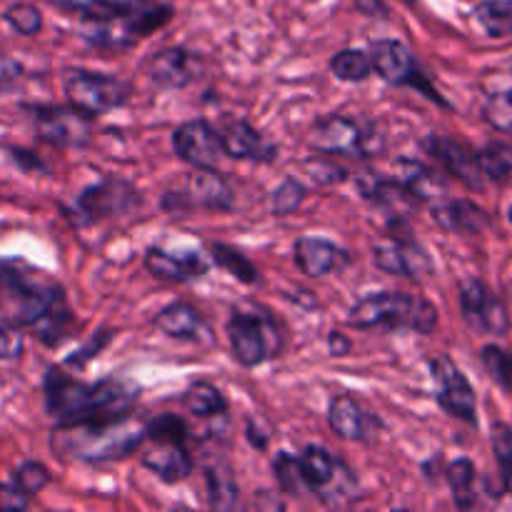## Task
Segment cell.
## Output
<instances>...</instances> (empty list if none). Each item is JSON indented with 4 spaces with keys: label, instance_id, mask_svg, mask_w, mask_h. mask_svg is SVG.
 Segmentation results:
<instances>
[{
    "label": "cell",
    "instance_id": "cell-1",
    "mask_svg": "<svg viewBox=\"0 0 512 512\" xmlns=\"http://www.w3.org/2000/svg\"><path fill=\"white\" fill-rule=\"evenodd\" d=\"M0 318L30 328L48 348L68 340L73 330V313L60 283L15 258L0 260Z\"/></svg>",
    "mask_w": 512,
    "mask_h": 512
},
{
    "label": "cell",
    "instance_id": "cell-2",
    "mask_svg": "<svg viewBox=\"0 0 512 512\" xmlns=\"http://www.w3.org/2000/svg\"><path fill=\"white\" fill-rule=\"evenodd\" d=\"M145 425L133 420L130 415L115 420H100V423H73L55 425L53 445L60 458L83 460V463H113L133 455L143 448Z\"/></svg>",
    "mask_w": 512,
    "mask_h": 512
},
{
    "label": "cell",
    "instance_id": "cell-3",
    "mask_svg": "<svg viewBox=\"0 0 512 512\" xmlns=\"http://www.w3.org/2000/svg\"><path fill=\"white\" fill-rule=\"evenodd\" d=\"M348 323L358 330L408 328L420 335H430L438 325V310L423 295L383 290L358 300L350 310Z\"/></svg>",
    "mask_w": 512,
    "mask_h": 512
},
{
    "label": "cell",
    "instance_id": "cell-4",
    "mask_svg": "<svg viewBox=\"0 0 512 512\" xmlns=\"http://www.w3.org/2000/svg\"><path fill=\"white\" fill-rule=\"evenodd\" d=\"M228 340L233 358L243 368H258L265 360L278 358L285 345L278 320L265 308H255L250 313L233 310L228 318Z\"/></svg>",
    "mask_w": 512,
    "mask_h": 512
},
{
    "label": "cell",
    "instance_id": "cell-5",
    "mask_svg": "<svg viewBox=\"0 0 512 512\" xmlns=\"http://www.w3.org/2000/svg\"><path fill=\"white\" fill-rule=\"evenodd\" d=\"M373 260L383 273L423 280L433 273V260L410 230L408 218H390L388 235L375 240Z\"/></svg>",
    "mask_w": 512,
    "mask_h": 512
},
{
    "label": "cell",
    "instance_id": "cell-6",
    "mask_svg": "<svg viewBox=\"0 0 512 512\" xmlns=\"http://www.w3.org/2000/svg\"><path fill=\"white\" fill-rule=\"evenodd\" d=\"M63 88L68 103L85 118H98V115H108L110 110L123 108L133 95L125 80L115 75L90 73V70H68Z\"/></svg>",
    "mask_w": 512,
    "mask_h": 512
},
{
    "label": "cell",
    "instance_id": "cell-7",
    "mask_svg": "<svg viewBox=\"0 0 512 512\" xmlns=\"http://www.w3.org/2000/svg\"><path fill=\"white\" fill-rule=\"evenodd\" d=\"M45 408L58 425L98 423V403H95L93 385L70 378L60 368H50L43 380Z\"/></svg>",
    "mask_w": 512,
    "mask_h": 512
},
{
    "label": "cell",
    "instance_id": "cell-8",
    "mask_svg": "<svg viewBox=\"0 0 512 512\" xmlns=\"http://www.w3.org/2000/svg\"><path fill=\"white\" fill-rule=\"evenodd\" d=\"M165 210H185L200 208L213 210V213H230L235 208V195L228 180L215 168H195L185 178V185L180 190H170L163 198Z\"/></svg>",
    "mask_w": 512,
    "mask_h": 512
},
{
    "label": "cell",
    "instance_id": "cell-9",
    "mask_svg": "<svg viewBox=\"0 0 512 512\" xmlns=\"http://www.w3.org/2000/svg\"><path fill=\"white\" fill-rule=\"evenodd\" d=\"M368 55H370V65H373V73H378L385 83L410 85V88L423 90L425 95H430L433 100L443 103V100L438 98V93L430 88L428 80L423 78L418 63H415V55L410 53V48L405 43H400V40H393V38L373 40L368 48Z\"/></svg>",
    "mask_w": 512,
    "mask_h": 512
},
{
    "label": "cell",
    "instance_id": "cell-10",
    "mask_svg": "<svg viewBox=\"0 0 512 512\" xmlns=\"http://www.w3.org/2000/svg\"><path fill=\"white\" fill-rule=\"evenodd\" d=\"M30 118H33L35 135L43 143L55 145V148H83L90 140V118L70 105V108H60V105H35L30 108Z\"/></svg>",
    "mask_w": 512,
    "mask_h": 512
},
{
    "label": "cell",
    "instance_id": "cell-11",
    "mask_svg": "<svg viewBox=\"0 0 512 512\" xmlns=\"http://www.w3.org/2000/svg\"><path fill=\"white\" fill-rule=\"evenodd\" d=\"M143 203L138 190L128 183V180L120 178H105L100 183L88 185L83 193L78 195V213L83 215L88 223L93 220H105L115 218V215H125L130 210H135Z\"/></svg>",
    "mask_w": 512,
    "mask_h": 512
},
{
    "label": "cell",
    "instance_id": "cell-12",
    "mask_svg": "<svg viewBox=\"0 0 512 512\" xmlns=\"http://www.w3.org/2000/svg\"><path fill=\"white\" fill-rule=\"evenodd\" d=\"M430 373L438 383V405L453 418L465 420V423H478V400H475L473 385L468 383L458 365L450 358L440 355V358L430 360Z\"/></svg>",
    "mask_w": 512,
    "mask_h": 512
},
{
    "label": "cell",
    "instance_id": "cell-13",
    "mask_svg": "<svg viewBox=\"0 0 512 512\" xmlns=\"http://www.w3.org/2000/svg\"><path fill=\"white\" fill-rule=\"evenodd\" d=\"M310 145L323 155H375L370 148V133L345 115L320 118L310 133Z\"/></svg>",
    "mask_w": 512,
    "mask_h": 512
},
{
    "label": "cell",
    "instance_id": "cell-14",
    "mask_svg": "<svg viewBox=\"0 0 512 512\" xmlns=\"http://www.w3.org/2000/svg\"><path fill=\"white\" fill-rule=\"evenodd\" d=\"M460 305H463V318L475 333L483 335H505L510 328L508 310L503 300L493 293L480 280H468L460 288Z\"/></svg>",
    "mask_w": 512,
    "mask_h": 512
},
{
    "label": "cell",
    "instance_id": "cell-15",
    "mask_svg": "<svg viewBox=\"0 0 512 512\" xmlns=\"http://www.w3.org/2000/svg\"><path fill=\"white\" fill-rule=\"evenodd\" d=\"M173 148L193 168H215L225 155L220 133L205 120H188L173 133Z\"/></svg>",
    "mask_w": 512,
    "mask_h": 512
},
{
    "label": "cell",
    "instance_id": "cell-16",
    "mask_svg": "<svg viewBox=\"0 0 512 512\" xmlns=\"http://www.w3.org/2000/svg\"><path fill=\"white\" fill-rule=\"evenodd\" d=\"M203 73V55L188 48H165L148 63V78L163 90L188 88Z\"/></svg>",
    "mask_w": 512,
    "mask_h": 512
},
{
    "label": "cell",
    "instance_id": "cell-17",
    "mask_svg": "<svg viewBox=\"0 0 512 512\" xmlns=\"http://www.w3.org/2000/svg\"><path fill=\"white\" fill-rule=\"evenodd\" d=\"M145 268L155 278L170 280V283H188V280L203 278L208 273V260L198 250H168L155 245L145 253Z\"/></svg>",
    "mask_w": 512,
    "mask_h": 512
},
{
    "label": "cell",
    "instance_id": "cell-18",
    "mask_svg": "<svg viewBox=\"0 0 512 512\" xmlns=\"http://www.w3.org/2000/svg\"><path fill=\"white\" fill-rule=\"evenodd\" d=\"M293 258L298 268L310 278H325L350 263V255L340 245H335L333 240L315 238V235H303L295 240Z\"/></svg>",
    "mask_w": 512,
    "mask_h": 512
},
{
    "label": "cell",
    "instance_id": "cell-19",
    "mask_svg": "<svg viewBox=\"0 0 512 512\" xmlns=\"http://www.w3.org/2000/svg\"><path fill=\"white\" fill-rule=\"evenodd\" d=\"M358 183L360 195L365 200H370L373 205H378L380 210H388L393 218H408V213L413 210V205L418 200L405 190V185L398 178H385L378 173H360L355 178Z\"/></svg>",
    "mask_w": 512,
    "mask_h": 512
},
{
    "label": "cell",
    "instance_id": "cell-20",
    "mask_svg": "<svg viewBox=\"0 0 512 512\" xmlns=\"http://www.w3.org/2000/svg\"><path fill=\"white\" fill-rule=\"evenodd\" d=\"M78 33L93 48L113 50V53L130 50L138 43L130 18H113V15H83Z\"/></svg>",
    "mask_w": 512,
    "mask_h": 512
},
{
    "label": "cell",
    "instance_id": "cell-21",
    "mask_svg": "<svg viewBox=\"0 0 512 512\" xmlns=\"http://www.w3.org/2000/svg\"><path fill=\"white\" fill-rule=\"evenodd\" d=\"M148 450L140 455V463L158 475L163 483H183L193 473V458H190L188 448L183 443H153L145 440Z\"/></svg>",
    "mask_w": 512,
    "mask_h": 512
},
{
    "label": "cell",
    "instance_id": "cell-22",
    "mask_svg": "<svg viewBox=\"0 0 512 512\" xmlns=\"http://www.w3.org/2000/svg\"><path fill=\"white\" fill-rule=\"evenodd\" d=\"M425 150L433 155L438 163H443V168L448 173L458 175L463 183H468L470 188H480L485 183L483 173L478 168V160H475V153H470L465 145L455 143L453 138H445V135H430L425 138Z\"/></svg>",
    "mask_w": 512,
    "mask_h": 512
},
{
    "label": "cell",
    "instance_id": "cell-23",
    "mask_svg": "<svg viewBox=\"0 0 512 512\" xmlns=\"http://www.w3.org/2000/svg\"><path fill=\"white\" fill-rule=\"evenodd\" d=\"M220 140H223L225 155L235 160H258V163H265V160H273L278 155L273 145L263 138V133H258L245 120L228 123V128L220 133Z\"/></svg>",
    "mask_w": 512,
    "mask_h": 512
},
{
    "label": "cell",
    "instance_id": "cell-24",
    "mask_svg": "<svg viewBox=\"0 0 512 512\" xmlns=\"http://www.w3.org/2000/svg\"><path fill=\"white\" fill-rule=\"evenodd\" d=\"M153 323L163 335L185 340V343H198L200 338H208V325H205L203 315L188 303L168 305V308H163L155 315Z\"/></svg>",
    "mask_w": 512,
    "mask_h": 512
},
{
    "label": "cell",
    "instance_id": "cell-25",
    "mask_svg": "<svg viewBox=\"0 0 512 512\" xmlns=\"http://www.w3.org/2000/svg\"><path fill=\"white\" fill-rule=\"evenodd\" d=\"M328 423L333 428V433L338 438L350 440H365L368 438V425L375 423L368 413L363 410V405L353 398V395H335L328 405Z\"/></svg>",
    "mask_w": 512,
    "mask_h": 512
},
{
    "label": "cell",
    "instance_id": "cell-26",
    "mask_svg": "<svg viewBox=\"0 0 512 512\" xmlns=\"http://www.w3.org/2000/svg\"><path fill=\"white\" fill-rule=\"evenodd\" d=\"M433 220L448 233H480L490 225L488 213L470 200H443L433 205Z\"/></svg>",
    "mask_w": 512,
    "mask_h": 512
},
{
    "label": "cell",
    "instance_id": "cell-27",
    "mask_svg": "<svg viewBox=\"0 0 512 512\" xmlns=\"http://www.w3.org/2000/svg\"><path fill=\"white\" fill-rule=\"evenodd\" d=\"M398 180L415 200H423V203H430V200L443 198L445 195V180L433 168L418 163V160L400 158Z\"/></svg>",
    "mask_w": 512,
    "mask_h": 512
},
{
    "label": "cell",
    "instance_id": "cell-28",
    "mask_svg": "<svg viewBox=\"0 0 512 512\" xmlns=\"http://www.w3.org/2000/svg\"><path fill=\"white\" fill-rule=\"evenodd\" d=\"M183 405L188 413L198 415V418H215V415L228 413L225 395L213 383H205V380H198V383H193L185 390Z\"/></svg>",
    "mask_w": 512,
    "mask_h": 512
},
{
    "label": "cell",
    "instance_id": "cell-29",
    "mask_svg": "<svg viewBox=\"0 0 512 512\" xmlns=\"http://www.w3.org/2000/svg\"><path fill=\"white\" fill-rule=\"evenodd\" d=\"M338 465L340 460H335L333 455L325 448H320V445H308V448L303 450V455H300V468H303L310 490H315V493H320V490L333 480Z\"/></svg>",
    "mask_w": 512,
    "mask_h": 512
},
{
    "label": "cell",
    "instance_id": "cell-30",
    "mask_svg": "<svg viewBox=\"0 0 512 512\" xmlns=\"http://www.w3.org/2000/svg\"><path fill=\"white\" fill-rule=\"evenodd\" d=\"M208 255H210V260L218 265V268L228 270V273L233 275L235 280H240V283L255 285L260 280L258 268L250 263L248 255L240 253V250H235V248H230V245L210 243L208 245Z\"/></svg>",
    "mask_w": 512,
    "mask_h": 512
},
{
    "label": "cell",
    "instance_id": "cell-31",
    "mask_svg": "<svg viewBox=\"0 0 512 512\" xmlns=\"http://www.w3.org/2000/svg\"><path fill=\"white\" fill-rule=\"evenodd\" d=\"M273 475L278 480L280 493L288 498H303L310 490L308 480H305L303 468H300V458L288 453H278L273 460Z\"/></svg>",
    "mask_w": 512,
    "mask_h": 512
},
{
    "label": "cell",
    "instance_id": "cell-32",
    "mask_svg": "<svg viewBox=\"0 0 512 512\" xmlns=\"http://www.w3.org/2000/svg\"><path fill=\"white\" fill-rule=\"evenodd\" d=\"M330 73L345 83H360V80L373 75V65H370V55L358 48H345L330 58Z\"/></svg>",
    "mask_w": 512,
    "mask_h": 512
},
{
    "label": "cell",
    "instance_id": "cell-33",
    "mask_svg": "<svg viewBox=\"0 0 512 512\" xmlns=\"http://www.w3.org/2000/svg\"><path fill=\"white\" fill-rule=\"evenodd\" d=\"M475 20L493 38L512 35V0H485L475 8Z\"/></svg>",
    "mask_w": 512,
    "mask_h": 512
},
{
    "label": "cell",
    "instance_id": "cell-34",
    "mask_svg": "<svg viewBox=\"0 0 512 512\" xmlns=\"http://www.w3.org/2000/svg\"><path fill=\"white\" fill-rule=\"evenodd\" d=\"M205 483H208V500L215 510H233L238 505V480L228 468H208Z\"/></svg>",
    "mask_w": 512,
    "mask_h": 512
},
{
    "label": "cell",
    "instance_id": "cell-35",
    "mask_svg": "<svg viewBox=\"0 0 512 512\" xmlns=\"http://www.w3.org/2000/svg\"><path fill=\"white\" fill-rule=\"evenodd\" d=\"M475 478H478V470H475V465L468 458H460L455 463H450L448 483L458 508H473L475 505V498H478V493H475Z\"/></svg>",
    "mask_w": 512,
    "mask_h": 512
},
{
    "label": "cell",
    "instance_id": "cell-36",
    "mask_svg": "<svg viewBox=\"0 0 512 512\" xmlns=\"http://www.w3.org/2000/svg\"><path fill=\"white\" fill-rule=\"evenodd\" d=\"M475 160L485 180H505L512 175V148L508 145H488L475 153Z\"/></svg>",
    "mask_w": 512,
    "mask_h": 512
},
{
    "label": "cell",
    "instance_id": "cell-37",
    "mask_svg": "<svg viewBox=\"0 0 512 512\" xmlns=\"http://www.w3.org/2000/svg\"><path fill=\"white\" fill-rule=\"evenodd\" d=\"M145 440L153 443H183L188 440V423L173 413H163L145 425Z\"/></svg>",
    "mask_w": 512,
    "mask_h": 512
},
{
    "label": "cell",
    "instance_id": "cell-38",
    "mask_svg": "<svg viewBox=\"0 0 512 512\" xmlns=\"http://www.w3.org/2000/svg\"><path fill=\"white\" fill-rule=\"evenodd\" d=\"M305 198H308V188L298 178H288L270 195V210L273 215H290L305 203Z\"/></svg>",
    "mask_w": 512,
    "mask_h": 512
},
{
    "label": "cell",
    "instance_id": "cell-39",
    "mask_svg": "<svg viewBox=\"0 0 512 512\" xmlns=\"http://www.w3.org/2000/svg\"><path fill=\"white\" fill-rule=\"evenodd\" d=\"M355 490H358V478H355V473L348 468V465L340 463L338 470H335L333 480H330V483L325 485L318 495L328 505H343L345 500L353 498Z\"/></svg>",
    "mask_w": 512,
    "mask_h": 512
},
{
    "label": "cell",
    "instance_id": "cell-40",
    "mask_svg": "<svg viewBox=\"0 0 512 512\" xmlns=\"http://www.w3.org/2000/svg\"><path fill=\"white\" fill-rule=\"evenodd\" d=\"M13 483L18 485L28 498H33V495H38L40 490L50 485V470L45 468L43 463H38V460H28V463L18 465Z\"/></svg>",
    "mask_w": 512,
    "mask_h": 512
},
{
    "label": "cell",
    "instance_id": "cell-41",
    "mask_svg": "<svg viewBox=\"0 0 512 512\" xmlns=\"http://www.w3.org/2000/svg\"><path fill=\"white\" fill-rule=\"evenodd\" d=\"M493 450L495 460L500 465V473H503L505 488L512 493V428L505 423L493 425Z\"/></svg>",
    "mask_w": 512,
    "mask_h": 512
},
{
    "label": "cell",
    "instance_id": "cell-42",
    "mask_svg": "<svg viewBox=\"0 0 512 512\" xmlns=\"http://www.w3.org/2000/svg\"><path fill=\"white\" fill-rule=\"evenodd\" d=\"M5 20H8L10 28L18 30L20 35H35L43 28V13L30 3L10 5V8L5 10Z\"/></svg>",
    "mask_w": 512,
    "mask_h": 512
},
{
    "label": "cell",
    "instance_id": "cell-43",
    "mask_svg": "<svg viewBox=\"0 0 512 512\" xmlns=\"http://www.w3.org/2000/svg\"><path fill=\"white\" fill-rule=\"evenodd\" d=\"M483 365L490 373V378H493L500 388H512V355L505 353L503 348L488 345V348L483 350Z\"/></svg>",
    "mask_w": 512,
    "mask_h": 512
},
{
    "label": "cell",
    "instance_id": "cell-44",
    "mask_svg": "<svg viewBox=\"0 0 512 512\" xmlns=\"http://www.w3.org/2000/svg\"><path fill=\"white\" fill-rule=\"evenodd\" d=\"M303 168L308 170V178L313 180L315 185H340L348 180V170L340 168V165H335L333 160L328 158H308L303 163Z\"/></svg>",
    "mask_w": 512,
    "mask_h": 512
},
{
    "label": "cell",
    "instance_id": "cell-45",
    "mask_svg": "<svg viewBox=\"0 0 512 512\" xmlns=\"http://www.w3.org/2000/svg\"><path fill=\"white\" fill-rule=\"evenodd\" d=\"M145 8V0H93L88 15H113V18H130Z\"/></svg>",
    "mask_w": 512,
    "mask_h": 512
},
{
    "label": "cell",
    "instance_id": "cell-46",
    "mask_svg": "<svg viewBox=\"0 0 512 512\" xmlns=\"http://www.w3.org/2000/svg\"><path fill=\"white\" fill-rule=\"evenodd\" d=\"M23 353V333L18 325L0 318V360H18Z\"/></svg>",
    "mask_w": 512,
    "mask_h": 512
},
{
    "label": "cell",
    "instance_id": "cell-47",
    "mask_svg": "<svg viewBox=\"0 0 512 512\" xmlns=\"http://www.w3.org/2000/svg\"><path fill=\"white\" fill-rule=\"evenodd\" d=\"M110 340H113V330H108V328L100 330V333H95L93 338H90L88 343H85L83 348L78 350V353L70 355V358L65 360V363H68V365H75V368H83V365L88 363V360H93L95 355H100V350L108 348Z\"/></svg>",
    "mask_w": 512,
    "mask_h": 512
},
{
    "label": "cell",
    "instance_id": "cell-48",
    "mask_svg": "<svg viewBox=\"0 0 512 512\" xmlns=\"http://www.w3.org/2000/svg\"><path fill=\"white\" fill-rule=\"evenodd\" d=\"M30 498L15 483L0 485V510H25Z\"/></svg>",
    "mask_w": 512,
    "mask_h": 512
},
{
    "label": "cell",
    "instance_id": "cell-49",
    "mask_svg": "<svg viewBox=\"0 0 512 512\" xmlns=\"http://www.w3.org/2000/svg\"><path fill=\"white\" fill-rule=\"evenodd\" d=\"M20 75H23L20 63H15L13 58H8L5 53H0V93H5V90L13 88V85L20 80Z\"/></svg>",
    "mask_w": 512,
    "mask_h": 512
},
{
    "label": "cell",
    "instance_id": "cell-50",
    "mask_svg": "<svg viewBox=\"0 0 512 512\" xmlns=\"http://www.w3.org/2000/svg\"><path fill=\"white\" fill-rule=\"evenodd\" d=\"M58 8L70 10V13H83L88 15L90 8H93V0H53Z\"/></svg>",
    "mask_w": 512,
    "mask_h": 512
},
{
    "label": "cell",
    "instance_id": "cell-51",
    "mask_svg": "<svg viewBox=\"0 0 512 512\" xmlns=\"http://www.w3.org/2000/svg\"><path fill=\"white\" fill-rule=\"evenodd\" d=\"M328 343H330V353L333 355H348L350 353V340L345 338L343 333H330Z\"/></svg>",
    "mask_w": 512,
    "mask_h": 512
},
{
    "label": "cell",
    "instance_id": "cell-52",
    "mask_svg": "<svg viewBox=\"0 0 512 512\" xmlns=\"http://www.w3.org/2000/svg\"><path fill=\"white\" fill-rule=\"evenodd\" d=\"M510 75H512V60H510Z\"/></svg>",
    "mask_w": 512,
    "mask_h": 512
}]
</instances>
